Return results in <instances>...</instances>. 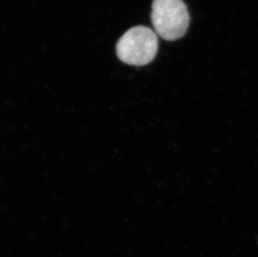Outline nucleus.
Masks as SVG:
<instances>
[{
	"label": "nucleus",
	"instance_id": "nucleus-1",
	"mask_svg": "<svg viewBox=\"0 0 258 257\" xmlns=\"http://www.w3.org/2000/svg\"><path fill=\"white\" fill-rule=\"evenodd\" d=\"M158 37L148 27H133L117 42V57L124 63L143 66L153 60L158 51Z\"/></svg>",
	"mask_w": 258,
	"mask_h": 257
},
{
	"label": "nucleus",
	"instance_id": "nucleus-2",
	"mask_svg": "<svg viewBox=\"0 0 258 257\" xmlns=\"http://www.w3.org/2000/svg\"><path fill=\"white\" fill-rule=\"evenodd\" d=\"M151 22L159 36L174 41L187 31L190 17L182 0H154Z\"/></svg>",
	"mask_w": 258,
	"mask_h": 257
}]
</instances>
